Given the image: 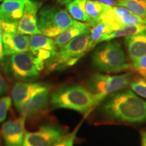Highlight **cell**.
<instances>
[{"instance_id": "obj_1", "label": "cell", "mask_w": 146, "mask_h": 146, "mask_svg": "<svg viewBox=\"0 0 146 146\" xmlns=\"http://www.w3.org/2000/svg\"><path fill=\"white\" fill-rule=\"evenodd\" d=\"M102 114L110 120L128 123L146 122V101L129 89L113 93L100 108Z\"/></svg>"}, {"instance_id": "obj_2", "label": "cell", "mask_w": 146, "mask_h": 146, "mask_svg": "<svg viewBox=\"0 0 146 146\" xmlns=\"http://www.w3.org/2000/svg\"><path fill=\"white\" fill-rule=\"evenodd\" d=\"M102 101L88 89L79 85H65L57 89L51 96L54 108L70 109L85 114Z\"/></svg>"}, {"instance_id": "obj_3", "label": "cell", "mask_w": 146, "mask_h": 146, "mask_svg": "<svg viewBox=\"0 0 146 146\" xmlns=\"http://www.w3.org/2000/svg\"><path fill=\"white\" fill-rule=\"evenodd\" d=\"M91 65L102 72H120L131 68L121 44L112 40L102 43L94 51Z\"/></svg>"}, {"instance_id": "obj_4", "label": "cell", "mask_w": 146, "mask_h": 146, "mask_svg": "<svg viewBox=\"0 0 146 146\" xmlns=\"http://www.w3.org/2000/svg\"><path fill=\"white\" fill-rule=\"evenodd\" d=\"M89 30L73 38L64 46L60 48L54 57L47 60L46 64L49 72L62 70L72 66L91 50Z\"/></svg>"}, {"instance_id": "obj_5", "label": "cell", "mask_w": 146, "mask_h": 146, "mask_svg": "<svg viewBox=\"0 0 146 146\" xmlns=\"http://www.w3.org/2000/svg\"><path fill=\"white\" fill-rule=\"evenodd\" d=\"M77 22L66 11L54 5H45L37 16L40 35L47 37H56Z\"/></svg>"}, {"instance_id": "obj_6", "label": "cell", "mask_w": 146, "mask_h": 146, "mask_svg": "<svg viewBox=\"0 0 146 146\" xmlns=\"http://www.w3.org/2000/svg\"><path fill=\"white\" fill-rule=\"evenodd\" d=\"M1 64L5 75L11 78L22 82H33L39 78V72L35 64V57L29 52L7 56Z\"/></svg>"}, {"instance_id": "obj_7", "label": "cell", "mask_w": 146, "mask_h": 146, "mask_svg": "<svg viewBox=\"0 0 146 146\" xmlns=\"http://www.w3.org/2000/svg\"><path fill=\"white\" fill-rule=\"evenodd\" d=\"M131 76V73L114 76L97 73L89 78L87 89L102 101L109 94L123 90L129 85Z\"/></svg>"}, {"instance_id": "obj_8", "label": "cell", "mask_w": 146, "mask_h": 146, "mask_svg": "<svg viewBox=\"0 0 146 146\" xmlns=\"http://www.w3.org/2000/svg\"><path fill=\"white\" fill-rule=\"evenodd\" d=\"M66 133L62 128L52 124H45L35 132H26L23 146H52Z\"/></svg>"}, {"instance_id": "obj_9", "label": "cell", "mask_w": 146, "mask_h": 146, "mask_svg": "<svg viewBox=\"0 0 146 146\" xmlns=\"http://www.w3.org/2000/svg\"><path fill=\"white\" fill-rule=\"evenodd\" d=\"M26 118L23 116L10 119L3 124L0 130L3 146H23Z\"/></svg>"}, {"instance_id": "obj_10", "label": "cell", "mask_w": 146, "mask_h": 146, "mask_svg": "<svg viewBox=\"0 0 146 146\" xmlns=\"http://www.w3.org/2000/svg\"><path fill=\"white\" fill-rule=\"evenodd\" d=\"M47 89H50V87L45 83L16 82L11 89V99L14 106L18 109L33 96Z\"/></svg>"}, {"instance_id": "obj_11", "label": "cell", "mask_w": 146, "mask_h": 146, "mask_svg": "<svg viewBox=\"0 0 146 146\" xmlns=\"http://www.w3.org/2000/svg\"><path fill=\"white\" fill-rule=\"evenodd\" d=\"M42 3L34 0H27L23 15L18 23V33L22 35H40L37 27V12Z\"/></svg>"}, {"instance_id": "obj_12", "label": "cell", "mask_w": 146, "mask_h": 146, "mask_svg": "<svg viewBox=\"0 0 146 146\" xmlns=\"http://www.w3.org/2000/svg\"><path fill=\"white\" fill-rule=\"evenodd\" d=\"M50 89L42 91L23 103L17 109L21 116L31 118L37 116L46 109L50 99Z\"/></svg>"}, {"instance_id": "obj_13", "label": "cell", "mask_w": 146, "mask_h": 146, "mask_svg": "<svg viewBox=\"0 0 146 146\" xmlns=\"http://www.w3.org/2000/svg\"><path fill=\"white\" fill-rule=\"evenodd\" d=\"M3 52L4 56L29 51L30 36L20 33L10 34L2 32Z\"/></svg>"}, {"instance_id": "obj_14", "label": "cell", "mask_w": 146, "mask_h": 146, "mask_svg": "<svg viewBox=\"0 0 146 146\" xmlns=\"http://www.w3.org/2000/svg\"><path fill=\"white\" fill-rule=\"evenodd\" d=\"M133 14L131 11L124 7L110 6L105 5L104 9L100 15V23H104L112 29L113 31L125 27L123 20Z\"/></svg>"}, {"instance_id": "obj_15", "label": "cell", "mask_w": 146, "mask_h": 146, "mask_svg": "<svg viewBox=\"0 0 146 146\" xmlns=\"http://www.w3.org/2000/svg\"><path fill=\"white\" fill-rule=\"evenodd\" d=\"M27 0H3L0 5V18L8 23H18L23 15Z\"/></svg>"}, {"instance_id": "obj_16", "label": "cell", "mask_w": 146, "mask_h": 146, "mask_svg": "<svg viewBox=\"0 0 146 146\" xmlns=\"http://www.w3.org/2000/svg\"><path fill=\"white\" fill-rule=\"evenodd\" d=\"M125 42L131 61L146 55V31L127 36Z\"/></svg>"}, {"instance_id": "obj_17", "label": "cell", "mask_w": 146, "mask_h": 146, "mask_svg": "<svg viewBox=\"0 0 146 146\" xmlns=\"http://www.w3.org/2000/svg\"><path fill=\"white\" fill-rule=\"evenodd\" d=\"M90 25L89 23H84L81 22H77L75 25L69 27L62 33L56 36L54 40V43L56 47L58 48H61L63 46L68 43L71 39L75 36L79 35L86 31L90 29Z\"/></svg>"}, {"instance_id": "obj_18", "label": "cell", "mask_w": 146, "mask_h": 146, "mask_svg": "<svg viewBox=\"0 0 146 146\" xmlns=\"http://www.w3.org/2000/svg\"><path fill=\"white\" fill-rule=\"evenodd\" d=\"M81 5L84 12L91 18L92 24L91 27L100 23V15L103 12L105 7V3L100 2L98 1L91 0H77Z\"/></svg>"}, {"instance_id": "obj_19", "label": "cell", "mask_w": 146, "mask_h": 146, "mask_svg": "<svg viewBox=\"0 0 146 146\" xmlns=\"http://www.w3.org/2000/svg\"><path fill=\"white\" fill-rule=\"evenodd\" d=\"M39 50H48L56 54L58 52L54 41L51 38L42 35H34L31 36L29 51L31 53H33Z\"/></svg>"}, {"instance_id": "obj_20", "label": "cell", "mask_w": 146, "mask_h": 146, "mask_svg": "<svg viewBox=\"0 0 146 146\" xmlns=\"http://www.w3.org/2000/svg\"><path fill=\"white\" fill-rule=\"evenodd\" d=\"M112 32V29L104 23H99L93 26L92 28L89 30V45L91 50L94 48L98 43L104 41L106 38Z\"/></svg>"}, {"instance_id": "obj_21", "label": "cell", "mask_w": 146, "mask_h": 146, "mask_svg": "<svg viewBox=\"0 0 146 146\" xmlns=\"http://www.w3.org/2000/svg\"><path fill=\"white\" fill-rule=\"evenodd\" d=\"M117 5L146 19V0H117Z\"/></svg>"}, {"instance_id": "obj_22", "label": "cell", "mask_w": 146, "mask_h": 146, "mask_svg": "<svg viewBox=\"0 0 146 146\" xmlns=\"http://www.w3.org/2000/svg\"><path fill=\"white\" fill-rule=\"evenodd\" d=\"M146 31V25L138 26H125L123 28L114 31L106 38L104 41H111L115 38L122 36H130Z\"/></svg>"}, {"instance_id": "obj_23", "label": "cell", "mask_w": 146, "mask_h": 146, "mask_svg": "<svg viewBox=\"0 0 146 146\" xmlns=\"http://www.w3.org/2000/svg\"><path fill=\"white\" fill-rule=\"evenodd\" d=\"M66 8L69 14H70V16H72L73 18H74L76 21L89 23V25L91 27L92 21H91V18L84 12L77 0H72L70 2L67 3Z\"/></svg>"}, {"instance_id": "obj_24", "label": "cell", "mask_w": 146, "mask_h": 146, "mask_svg": "<svg viewBox=\"0 0 146 146\" xmlns=\"http://www.w3.org/2000/svg\"><path fill=\"white\" fill-rule=\"evenodd\" d=\"M131 88L135 94L138 96L146 98V80L142 78H139L133 81H131Z\"/></svg>"}, {"instance_id": "obj_25", "label": "cell", "mask_w": 146, "mask_h": 146, "mask_svg": "<svg viewBox=\"0 0 146 146\" xmlns=\"http://www.w3.org/2000/svg\"><path fill=\"white\" fill-rule=\"evenodd\" d=\"M131 68L146 80V55L132 61Z\"/></svg>"}, {"instance_id": "obj_26", "label": "cell", "mask_w": 146, "mask_h": 146, "mask_svg": "<svg viewBox=\"0 0 146 146\" xmlns=\"http://www.w3.org/2000/svg\"><path fill=\"white\" fill-rule=\"evenodd\" d=\"M12 103V101L10 97L3 96L0 98V123H2L6 118Z\"/></svg>"}, {"instance_id": "obj_27", "label": "cell", "mask_w": 146, "mask_h": 146, "mask_svg": "<svg viewBox=\"0 0 146 146\" xmlns=\"http://www.w3.org/2000/svg\"><path fill=\"white\" fill-rule=\"evenodd\" d=\"M125 26H138L146 25V19L136 14H131L123 20Z\"/></svg>"}, {"instance_id": "obj_28", "label": "cell", "mask_w": 146, "mask_h": 146, "mask_svg": "<svg viewBox=\"0 0 146 146\" xmlns=\"http://www.w3.org/2000/svg\"><path fill=\"white\" fill-rule=\"evenodd\" d=\"M78 129V127L74 129V131L70 133V134L66 135L63 137L58 140L52 146H73Z\"/></svg>"}, {"instance_id": "obj_29", "label": "cell", "mask_w": 146, "mask_h": 146, "mask_svg": "<svg viewBox=\"0 0 146 146\" xmlns=\"http://www.w3.org/2000/svg\"><path fill=\"white\" fill-rule=\"evenodd\" d=\"M0 27H1V30L3 33L10 34H14L17 33L18 23H8V22H5L1 20L0 21Z\"/></svg>"}, {"instance_id": "obj_30", "label": "cell", "mask_w": 146, "mask_h": 146, "mask_svg": "<svg viewBox=\"0 0 146 146\" xmlns=\"http://www.w3.org/2000/svg\"><path fill=\"white\" fill-rule=\"evenodd\" d=\"M8 87L5 78L0 73V98H2L8 93Z\"/></svg>"}, {"instance_id": "obj_31", "label": "cell", "mask_w": 146, "mask_h": 146, "mask_svg": "<svg viewBox=\"0 0 146 146\" xmlns=\"http://www.w3.org/2000/svg\"><path fill=\"white\" fill-rule=\"evenodd\" d=\"M4 60V55L3 52V43H2V30L0 27V63Z\"/></svg>"}, {"instance_id": "obj_32", "label": "cell", "mask_w": 146, "mask_h": 146, "mask_svg": "<svg viewBox=\"0 0 146 146\" xmlns=\"http://www.w3.org/2000/svg\"><path fill=\"white\" fill-rule=\"evenodd\" d=\"M98 1L106 5H110V6H115V5H117V3L114 0H98Z\"/></svg>"}, {"instance_id": "obj_33", "label": "cell", "mask_w": 146, "mask_h": 146, "mask_svg": "<svg viewBox=\"0 0 146 146\" xmlns=\"http://www.w3.org/2000/svg\"><path fill=\"white\" fill-rule=\"evenodd\" d=\"M141 146H146V131L141 132Z\"/></svg>"}, {"instance_id": "obj_34", "label": "cell", "mask_w": 146, "mask_h": 146, "mask_svg": "<svg viewBox=\"0 0 146 146\" xmlns=\"http://www.w3.org/2000/svg\"><path fill=\"white\" fill-rule=\"evenodd\" d=\"M57 1H60V2L61 3H62V4L66 5L67 3H68L69 2H70V1H72V0H57Z\"/></svg>"}, {"instance_id": "obj_35", "label": "cell", "mask_w": 146, "mask_h": 146, "mask_svg": "<svg viewBox=\"0 0 146 146\" xmlns=\"http://www.w3.org/2000/svg\"><path fill=\"white\" fill-rule=\"evenodd\" d=\"M3 1V0H0V1Z\"/></svg>"}, {"instance_id": "obj_36", "label": "cell", "mask_w": 146, "mask_h": 146, "mask_svg": "<svg viewBox=\"0 0 146 146\" xmlns=\"http://www.w3.org/2000/svg\"><path fill=\"white\" fill-rule=\"evenodd\" d=\"M0 21H1V18H0Z\"/></svg>"}]
</instances>
